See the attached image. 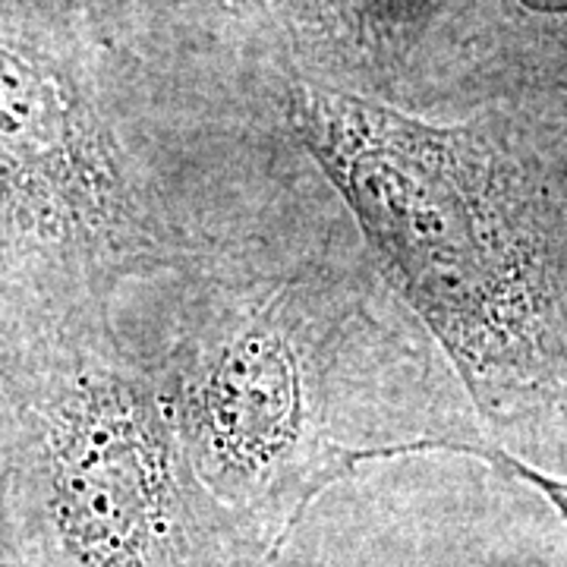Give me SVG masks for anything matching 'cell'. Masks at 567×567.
I'll list each match as a JSON object with an SVG mask.
<instances>
[{
  "label": "cell",
  "mask_w": 567,
  "mask_h": 567,
  "mask_svg": "<svg viewBox=\"0 0 567 567\" xmlns=\"http://www.w3.org/2000/svg\"><path fill=\"white\" fill-rule=\"evenodd\" d=\"M334 186L388 290L457 375L488 445H529L567 413V186L555 123L514 107L423 114L309 80L259 82Z\"/></svg>",
  "instance_id": "obj_1"
},
{
  "label": "cell",
  "mask_w": 567,
  "mask_h": 567,
  "mask_svg": "<svg viewBox=\"0 0 567 567\" xmlns=\"http://www.w3.org/2000/svg\"><path fill=\"white\" fill-rule=\"evenodd\" d=\"M155 287L162 324L133 328L183 447L275 558L365 464L445 454V435L398 394L404 341L344 265L203 252Z\"/></svg>",
  "instance_id": "obj_2"
},
{
  "label": "cell",
  "mask_w": 567,
  "mask_h": 567,
  "mask_svg": "<svg viewBox=\"0 0 567 567\" xmlns=\"http://www.w3.org/2000/svg\"><path fill=\"white\" fill-rule=\"evenodd\" d=\"M0 492L25 567H268L199 480L123 300H0Z\"/></svg>",
  "instance_id": "obj_3"
},
{
  "label": "cell",
  "mask_w": 567,
  "mask_h": 567,
  "mask_svg": "<svg viewBox=\"0 0 567 567\" xmlns=\"http://www.w3.org/2000/svg\"><path fill=\"white\" fill-rule=\"evenodd\" d=\"M183 107L70 0H0L3 303H117L203 256L155 155Z\"/></svg>",
  "instance_id": "obj_4"
},
{
  "label": "cell",
  "mask_w": 567,
  "mask_h": 567,
  "mask_svg": "<svg viewBox=\"0 0 567 567\" xmlns=\"http://www.w3.org/2000/svg\"><path fill=\"white\" fill-rule=\"evenodd\" d=\"M401 104L423 114L517 107L567 123V0H451Z\"/></svg>",
  "instance_id": "obj_5"
},
{
  "label": "cell",
  "mask_w": 567,
  "mask_h": 567,
  "mask_svg": "<svg viewBox=\"0 0 567 567\" xmlns=\"http://www.w3.org/2000/svg\"><path fill=\"white\" fill-rule=\"evenodd\" d=\"M111 48L199 102H244L287 61L278 0H70Z\"/></svg>",
  "instance_id": "obj_6"
},
{
  "label": "cell",
  "mask_w": 567,
  "mask_h": 567,
  "mask_svg": "<svg viewBox=\"0 0 567 567\" xmlns=\"http://www.w3.org/2000/svg\"><path fill=\"white\" fill-rule=\"evenodd\" d=\"M451 0H278L297 73L401 104L410 73Z\"/></svg>",
  "instance_id": "obj_7"
},
{
  "label": "cell",
  "mask_w": 567,
  "mask_h": 567,
  "mask_svg": "<svg viewBox=\"0 0 567 567\" xmlns=\"http://www.w3.org/2000/svg\"><path fill=\"white\" fill-rule=\"evenodd\" d=\"M454 454H457V457L483 461V464L495 466L498 473H505V476H511V480H517V483H524V486L536 488V492L546 498L548 505L558 511V517L567 524L565 476H555V473H548V470H543V466L529 464V461H524V457L511 454V451H505V447L488 445V442H461V445L454 447Z\"/></svg>",
  "instance_id": "obj_8"
},
{
  "label": "cell",
  "mask_w": 567,
  "mask_h": 567,
  "mask_svg": "<svg viewBox=\"0 0 567 567\" xmlns=\"http://www.w3.org/2000/svg\"><path fill=\"white\" fill-rule=\"evenodd\" d=\"M0 567H25L17 529H13L10 511H7V502H3V492H0Z\"/></svg>",
  "instance_id": "obj_9"
}]
</instances>
